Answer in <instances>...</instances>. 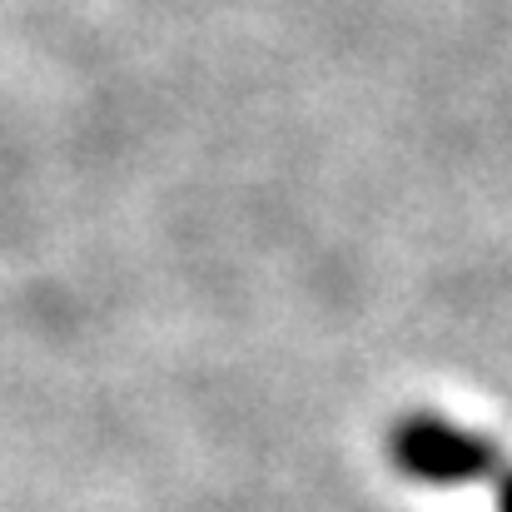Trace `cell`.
Returning <instances> with one entry per match:
<instances>
[{"instance_id":"1","label":"cell","mask_w":512,"mask_h":512,"mask_svg":"<svg viewBox=\"0 0 512 512\" xmlns=\"http://www.w3.org/2000/svg\"><path fill=\"white\" fill-rule=\"evenodd\" d=\"M388 448V463L423 483V488H468L478 478H498L503 473V448L478 433V428H463L443 413H408L388 428L383 438Z\"/></svg>"},{"instance_id":"2","label":"cell","mask_w":512,"mask_h":512,"mask_svg":"<svg viewBox=\"0 0 512 512\" xmlns=\"http://www.w3.org/2000/svg\"><path fill=\"white\" fill-rule=\"evenodd\" d=\"M498 512H512V463H503V473H498Z\"/></svg>"}]
</instances>
